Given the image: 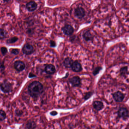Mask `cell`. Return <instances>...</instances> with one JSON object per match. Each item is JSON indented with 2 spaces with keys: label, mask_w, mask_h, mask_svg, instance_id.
<instances>
[{
  "label": "cell",
  "mask_w": 129,
  "mask_h": 129,
  "mask_svg": "<svg viewBox=\"0 0 129 129\" xmlns=\"http://www.w3.org/2000/svg\"><path fill=\"white\" fill-rule=\"evenodd\" d=\"M28 91L29 94L32 97L37 98L43 92V87L40 82L34 81L29 85Z\"/></svg>",
  "instance_id": "1"
},
{
  "label": "cell",
  "mask_w": 129,
  "mask_h": 129,
  "mask_svg": "<svg viewBox=\"0 0 129 129\" xmlns=\"http://www.w3.org/2000/svg\"><path fill=\"white\" fill-rule=\"evenodd\" d=\"M0 89L5 93H8L11 91L12 89V84L8 81H4L0 85Z\"/></svg>",
  "instance_id": "2"
},
{
  "label": "cell",
  "mask_w": 129,
  "mask_h": 129,
  "mask_svg": "<svg viewBox=\"0 0 129 129\" xmlns=\"http://www.w3.org/2000/svg\"><path fill=\"white\" fill-rule=\"evenodd\" d=\"M14 68L18 72H21L25 69V64L24 62L21 61H17L14 63Z\"/></svg>",
  "instance_id": "3"
},
{
  "label": "cell",
  "mask_w": 129,
  "mask_h": 129,
  "mask_svg": "<svg viewBox=\"0 0 129 129\" xmlns=\"http://www.w3.org/2000/svg\"><path fill=\"white\" fill-rule=\"evenodd\" d=\"M22 52L26 55H30L33 52V47L32 45L27 44L23 47Z\"/></svg>",
  "instance_id": "4"
},
{
  "label": "cell",
  "mask_w": 129,
  "mask_h": 129,
  "mask_svg": "<svg viewBox=\"0 0 129 129\" xmlns=\"http://www.w3.org/2000/svg\"><path fill=\"white\" fill-rule=\"evenodd\" d=\"M69 81L73 87H78L81 85V79L78 76H75L70 78Z\"/></svg>",
  "instance_id": "5"
},
{
  "label": "cell",
  "mask_w": 129,
  "mask_h": 129,
  "mask_svg": "<svg viewBox=\"0 0 129 129\" xmlns=\"http://www.w3.org/2000/svg\"><path fill=\"white\" fill-rule=\"evenodd\" d=\"M118 115L120 118L125 119L128 117L129 115L128 110L125 108L122 107L118 111Z\"/></svg>",
  "instance_id": "6"
},
{
  "label": "cell",
  "mask_w": 129,
  "mask_h": 129,
  "mask_svg": "<svg viewBox=\"0 0 129 129\" xmlns=\"http://www.w3.org/2000/svg\"><path fill=\"white\" fill-rule=\"evenodd\" d=\"M72 69L75 72H80L82 70V67L80 63L78 61H75L73 62L72 67Z\"/></svg>",
  "instance_id": "7"
},
{
  "label": "cell",
  "mask_w": 129,
  "mask_h": 129,
  "mask_svg": "<svg viewBox=\"0 0 129 129\" xmlns=\"http://www.w3.org/2000/svg\"><path fill=\"white\" fill-rule=\"evenodd\" d=\"M63 32L65 35L67 36L71 35L74 33L73 28L70 25H66L63 29Z\"/></svg>",
  "instance_id": "8"
},
{
  "label": "cell",
  "mask_w": 129,
  "mask_h": 129,
  "mask_svg": "<svg viewBox=\"0 0 129 129\" xmlns=\"http://www.w3.org/2000/svg\"><path fill=\"white\" fill-rule=\"evenodd\" d=\"M75 14L77 18L79 19H81L85 16V10L82 8L78 7L75 10Z\"/></svg>",
  "instance_id": "9"
},
{
  "label": "cell",
  "mask_w": 129,
  "mask_h": 129,
  "mask_svg": "<svg viewBox=\"0 0 129 129\" xmlns=\"http://www.w3.org/2000/svg\"><path fill=\"white\" fill-rule=\"evenodd\" d=\"M45 70L47 74H53L55 73L56 69L55 67L53 65L48 64L45 66Z\"/></svg>",
  "instance_id": "10"
},
{
  "label": "cell",
  "mask_w": 129,
  "mask_h": 129,
  "mask_svg": "<svg viewBox=\"0 0 129 129\" xmlns=\"http://www.w3.org/2000/svg\"><path fill=\"white\" fill-rule=\"evenodd\" d=\"M113 97L116 102H121L124 98V95L121 92H116L113 94Z\"/></svg>",
  "instance_id": "11"
},
{
  "label": "cell",
  "mask_w": 129,
  "mask_h": 129,
  "mask_svg": "<svg viewBox=\"0 0 129 129\" xmlns=\"http://www.w3.org/2000/svg\"><path fill=\"white\" fill-rule=\"evenodd\" d=\"M37 7V5L34 2H30L27 4V7L28 10L30 11H33L35 10Z\"/></svg>",
  "instance_id": "12"
},
{
  "label": "cell",
  "mask_w": 129,
  "mask_h": 129,
  "mask_svg": "<svg viewBox=\"0 0 129 129\" xmlns=\"http://www.w3.org/2000/svg\"><path fill=\"white\" fill-rule=\"evenodd\" d=\"M73 62V60L71 58L67 57V58H65L63 62V64L65 67L69 68L72 67Z\"/></svg>",
  "instance_id": "13"
},
{
  "label": "cell",
  "mask_w": 129,
  "mask_h": 129,
  "mask_svg": "<svg viewBox=\"0 0 129 129\" xmlns=\"http://www.w3.org/2000/svg\"><path fill=\"white\" fill-rule=\"evenodd\" d=\"M93 104L94 108L97 111L100 110L103 107V103L100 101H95L94 102Z\"/></svg>",
  "instance_id": "14"
},
{
  "label": "cell",
  "mask_w": 129,
  "mask_h": 129,
  "mask_svg": "<svg viewBox=\"0 0 129 129\" xmlns=\"http://www.w3.org/2000/svg\"><path fill=\"white\" fill-rule=\"evenodd\" d=\"M83 37L84 39L87 41L91 40L93 39L92 35L89 31H88L85 33L83 35Z\"/></svg>",
  "instance_id": "15"
},
{
  "label": "cell",
  "mask_w": 129,
  "mask_h": 129,
  "mask_svg": "<svg viewBox=\"0 0 129 129\" xmlns=\"http://www.w3.org/2000/svg\"><path fill=\"white\" fill-rule=\"evenodd\" d=\"M26 128L27 129H34L36 128L37 125L35 122L30 121L26 125Z\"/></svg>",
  "instance_id": "16"
},
{
  "label": "cell",
  "mask_w": 129,
  "mask_h": 129,
  "mask_svg": "<svg viewBox=\"0 0 129 129\" xmlns=\"http://www.w3.org/2000/svg\"><path fill=\"white\" fill-rule=\"evenodd\" d=\"M6 118V114L4 111L1 110L0 112V120L1 121L4 120Z\"/></svg>",
  "instance_id": "17"
},
{
  "label": "cell",
  "mask_w": 129,
  "mask_h": 129,
  "mask_svg": "<svg viewBox=\"0 0 129 129\" xmlns=\"http://www.w3.org/2000/svg\"><path fill=\"white\" fill-rule=\"evenodd\" d=\"M18 40V37H14L8 40L7 41V42L9 44L13 43L14 42H16Z\"/></svg>",
  "instance_id": "18"
},
{
  "label": "cell",
  "mask_w": 129,
  "mask_h": 129,
  "mask_svg": "<svg viewBox=\"0 0 129 129\" xmlns=\"http://www.w3.org/2000/svg\"><path fill=\"white\" fill-rule=\"evenodd\" d=\"M0 39H2L4 38V37H5V32L4 30L3 29H0Z\"/></svg>",
  "instance_id": "19"
},
{
  "label": "cell",
  "mask_w": 129,
  "mask_h": 129,
  "mask_svg": "<svg viewBox=\"0 0 129 129\" xmlns=\"http://www.w3.org/2000/svg\"><path fill=\"white\" fill-rule=\"evenodd\" d=\"M1 52L2 55H5L7 53V49L5 47H1Z\"/></svg>",
  "instance_id": "20"
},
{
  "label": "cell",
  "mask_w": 129,
  "mask_h": 129,
  "mask_svg": "<svg viewBox=\"0 0 129 129\" xmlns=\"http://www.w3.org/2000/svg\"><path fill=\"white\" fill-rule=\"evenodd\" d=\"M11 52L13 54L17 55L19 54V50L18 49H12Z\"/></svg>",
  "instance_id": "21"
},
{
  "label": "cell",
  "mask_w": 129,
  "mask_h": 129,
  "mask_svg": "<svg viewBox=\"0 0 129 129\" xmlns=\"http://www.w3.org/2000/svg\"><path fill=\"white\" fill-rule=\"evenodd\" d=\"M102 69V68L100 67H98L96 68V69H95L94 70L93 72V74L94 75H96L97 74H98L99 73V72Z\"/></svg>",
  "instance_id": "22"
},
{
  "label": "cell",
  "mask_w": 129,
  "mask_h": 129,
  "mask_svg": "<svg viewBox=\"0 0 129 129\" xmlns=\"http://www.w3.org/2000/svg\"><path fill=\"white\" fill-rule=\"evenodd\" d=\"M127 67H124L122 68L121 70V72L122 74H125V73L127 72Z\"/></svg>",
  "instance_id": "23"
},
{
  "label": "cell",
  "mask_w": 129,
  "mask_h": 129,
  "mask_svg": "<svg viewBox=\"0 0 129 129\" xmlns=\"http://www.w3.org/2000/svg\"><path fill=\"white\" fill-rule=\"evenodd\" d=\"M92 93L91 92H88L86 95L85 96V100H87L89 99V98L91 97V96H92Z\"/></svg>",
  "instance_id": "24"
},
{
  "label": "cell",
  "mask_w": 129,
  "mask_h": 129,
  "mask_svg": "<svg viewBox=\"0 0 129 129\" xmlns=\"http://www.w3.org/2000/svg\"><path fill=\"white\" fill-rule=\"evenodd\" d=\"M5 66H4V63H3L2 64H1V66H0V71H1V72H3L5 70Z\"/></svg>",
  "instance_id": "25"
},
{
  "label": "cell",
  "mask_w": 129,
  "mask_h": 129,
  "mask_svg": "<svg viewBox=\"0 0 129 129\" xmlns=\"http://www.w3.org/2000/svg\"><path fill=\"white\" fill-rule=\"evenodd\" d=\"M50 44V46L52 47H55L56 45V44L55 43V42L53 41H51Z\"/></svg>",
  "instance_id": "26"
},
{
  "label": "cell",
  "mask_w": 129,
  "mask_h": 129,
  "mask_svg": "<svg viewBox=\"0 0 129 129\" xmlns=\"http://www.w3.org/2000/svg\"><path fill=\"white\" fill-rule=\"evenodd\" d=\"M57 114H58V113L56 111H53L50 112V115L52 116H55V115H56Z\"/></svg>",
  "instance_id": "27"
},
{
  "label": "cell",
  "mask_w": 129,
  "mask_h": 129,
  "mask_svg": "<svg viewBox=\"0 0 129 129\" xmlns=\"http://www.w3.org/2000/svg\"><path fill=\"white\" fill-rule=\"evenodd\" d=\"M16 114L18 116H20L22 115V112L21 111H16Z\"/></svg>",
  "instance_id": "28"
},
{
  "label": "cell",
  "mask_w": 129,
  "mask_h": 129,
  "mask_svg": "<svg viewBox=\"0 0 129 129\" xmlns=\"http://www.w3.org/2000/svg\"><path fill=\"white\" fill-rule=\"evenodd\" d=\"M37 76H36L35 75H34L32 73H30L29 74V77L30 78H33V77H36Z\"/></svg>",
  "instance_id": "29"
},
{
  "label": "cell",
  "mask_w": 129,
  "mask_h": 129,
  "mask_svg": "<svg viewBox=\"0 0 129 129\" xmlns=\"http://www.w3.org/2000/svg\"><path fill=\"white\" fill-rule=\"evenodd\" d=\"M4 1H8L9 0H4Z\"/></svg>",
  "instance_id": "30"
}]
</instances>
